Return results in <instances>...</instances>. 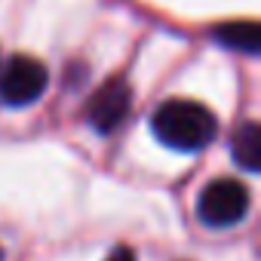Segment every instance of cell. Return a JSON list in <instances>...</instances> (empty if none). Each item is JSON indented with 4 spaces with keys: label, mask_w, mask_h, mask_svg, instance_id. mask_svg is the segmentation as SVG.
Here are the masks:
<instances>
[{
    "label": "cell",
    "mask_w": 261,
    "mask_h": 261,
    "mask_svg": "<svg viewBox=\"0 0 261 261\" xmlns=\"http://www.w3.org/2000/svg\"><path fill=\"white\" fill-rule=\"evenodd\" d=\"M0 261H4V249H0Z\"/></svg>",
    "instance_id": "ba28073f"
},
{
    "label": "cell",
    "mask_w": 261,
    "mask_h": 261,
    "mask_svg": "<svg viewBox=\"0 0 261 261\" xmlns=\"http://www.w3.org/2000/svg\"><path fill=\"white\" fill-rule=\"evenodd\" d=\"M212 37L221 46L246 53V56H258V49H261V31H258L255 22H227V25H218L212 31Z\"/></svg>",
    "instance_id": "8992f818"
},
{
    "label": "cell",
    "mask_w": 261,
    "mask_h": 261,
    "mask_svg": "<svg viewBox=\"0 0 261 261\" xmlns=\"http://www.w3.org/2000/svg\"><path fill=\"white\" fill-rule=\"evenodd\" d=\"M105 261H136V255L129 252V249H123V246H120V249H114V252H111Z\"/></svg>",
    "instance_id": "52a82bcc"
},
{
    "label": "cell",
    "mask_w": 261,
    "mask_h": 261,
    "mask_svg": "<svg viewBox=\"0 0 261 261\" xmlns=\"http://www.w3.org/2000/svg\"><path fill=\"white\" fill-rule=\"evenodd\" d=\"M151 129L154 136L172 148V151H203L215 133H218V120L215 114L200 105V101H191V98H169L163 101L154 117H151Z\"/></svg>",
    "instance_id": "6da1fadb"
},
{
    "label": "cell",
    "mask_w": 261,
    "mask_h": 261,
    "mask_svg": "<svg viewBox=\"0 0 261 261\" xmlns=\"http://www.w3.org/2000/svg\"><path fill=\"white\" fill-rule=\"evenodd\" d=\"M129 105H133V89H129V83L123 77H114V80L101 83L98 92L89 98L86 120H89V126L95 129V133L108 136V133H114V129L126 120Z\"/></svg>",
    "instance_id": "277c9868"
},
{
    "label": "cell",
    "mask_w": 261,
    "mask_h": 261,
    "mask_svg": "<svg viewBox=\"0 0 261 261\" xmlns=\"http://www.w3.org/2000/svg\"><path fill=\"white\" fill-rule=\"evenodd\" d=\"M230 154L237 160V166H243L246 172H258L261 169V129L255 120H246L230 142Z\"/></svg>",
    "instance_id": "5b68a950"
},
{
    "label": "cell",
    "mask_w": 261,
    "mask_h": 261,
    "mask_svg": "<svg viewBox=\"0 0 261 261\" xmlns=\"http://www.w3.org/2000/svg\"><path fill=\"white\" fill-rule=\"evenodd\" d=\"M249 212V191L237 178H218L203 188L197 200V215L209 227H233Z\"/></svg>",
    "instance_id": "7a4b0ae2"
},
{
    "label": "cell",
    "mask_w": 261,
    "mask_h": 261,
    "mask_svg": "<svg viewBox=\"0 0 261 261\" xmlns=\"http://www.w3.org/2000/svg\"><path fill=\"white\" fill-rule=\"evenodd\" d=\"M46 68L43 62L31 59V56H16L0 68V98L10 108H25L34 105L43 92H46Z\"/></svg>",
    "instance_id": "3957f363"
}]
</instances>
